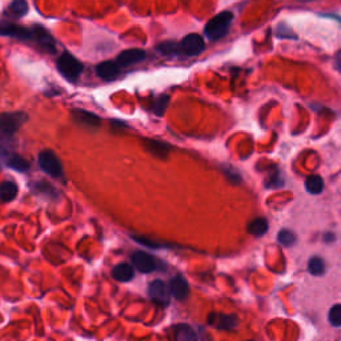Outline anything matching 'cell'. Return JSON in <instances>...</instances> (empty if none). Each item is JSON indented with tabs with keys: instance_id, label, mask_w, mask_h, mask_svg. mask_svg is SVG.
Returning a JSON list of instances; mask_svg holds the SVG:
<instances>
[{
	"instance_id": "obj_27",
	"label": "cell",
	"mask_w": 341,
	"mask_h": 341,
	"mask_svg": "<svg viewBox=\"0 0 341 341\" xmlns=\"http://www.w3.org/2000/svg\"><path fill=\"white\" fill-rule=\"evenodd\" d=\"M328 319L333 327H341V304H336L331 308Z\"/></svg>"
},
{
	"instance_id": "obj_12",
	"label": "cell",
	"mask_w": 341,
	"mask_h": 341,
	"mask_svg": "<svg viewBox=\"0 0 341 341\" xmlns=\"http://www.w3.org/2000/svg\"><path fill=\"white\" fill-rule=\"evenodd\" d=\"M143 145L144 148L158 159H166L168 158L169 152H171V147L167 143L156 140V139H144L143 140Z\"/></svg>"
},
{
	"instance_id": "obj_17",
	"label": "cell",
	"mask_w": 341,
	"mask_h": 341,
	"mask_svg": "<svg viewBox=\"0 0 341 341\" xmlns=\"http://www.w3.org/2000/svg\"><path fill=\"white\" fill-rule=\"evenodd\" d=\"M135 272H134V267L128 263H120L117 264L116 267H114L112 269V277H114L116 281H120V283H128L134 279Z\"/></svg>"
},
{
	"instance_id": "obj_29",
	"label": "cell",
	"mask_w": 341,
	"mask_h": 341,
	"mask_svg": "<svg viewBox=\"0 0 341 341\" xmlns=\"http://www.w3.org/2000/svg\"><path fill=\"white\" fill-rule=\"evenodd\" d=\"M132 239H134L135 242H138L139 244H143L145 245V247H148V248H160V245L158 244L156 242H153V240H149V239L147 238H136V236H132Z\"/></svg>"
},
{
	"instance_id": "obj_4",
	"label": "cell",
	"mask_w": 341,
	"mask_h": 341,
	"mask_svg": "<svg viewBox=\"0 0 341 341\" xmlns=\"http://www.w3.org/2000/svg\"><path fill=\"white\" fill-rule=\"evenodd\" d=\"M28 120V115L23 111L16 112H2L0 114V132L4 135H14Z\"/></svg>"
},
{
	"instance_id": "obj_24",
	"label": "cell",
	"mask_w": 341,
	"mask_h": 341,
	"mask_svg": "<svg viewBox=\"0 0 341 341\" xmlns=\"http://www.w3.org/2000/svg\"><path fill=\"white\" fill-rule=\"evenodd\" d=\"M156 51H158L159 54H162V55H166V56L180 55L179 43H176V42H163L162 44H159L158 47H156Z\"/></svg>"
},
{
	"instance_id": "obj_14",
	"label": "cell",
	"mask_w": 341,
	"mask_h": 341,
	"mask_svg": "<svg viewBox=\"0 0 341 341\" xmlns=\"http://www.w3.org/2000/svg\"><path fill=\"white\" fill-rule=\"evenodd\" d=\"M169 288H171V293L176 300L179 301H183L188 297L190 295V286L187 280L184 279L181 275H176L172 280H171V284H169Z\"/></svg>"
},
{
	"instance_id": "obj_11",
	"label": "cell",
	"mask_w": 341,
	"mask_h": 341,
	"mask_svg": "<svg viewBox=\"0 0 341 341\" xmlns=\"http://www.w3.org/2000/svg\"><path fill=\"white\" fill-rule=\"evenodd\" d=\"M147 54L143 49L135 48V49H127V51L120 52L119 55H117L116 63L117 66L120 67V68H125V67H131L136 63H140L142 60H144Z\"/></svg>"
},
{
	"instance_id": "obj_28",
	"label": "cell",
	"mask_w": 341,
	"mask_h": 341,
	"mask_svg": "<svg viewBox=\"0 0 341 341\" xmlns=\"http://www.w3.org/2000/svg\"><path fill=\"white\" fill-rule=\"evenodd\" d=\"M279 242L284 245V247H291V245L295 244L296 242V238L293 234L292 231H288V229H284L279 233Z\"/></svg>"
},
{
	"instance_id": "obj_15",
	"label": "cell",
	"mask_w": 341,
	"mask_h": 341,
	"mask_svg": "<svg viewBox=\"0 0 341 341\" xmlns=\"http://www.w3.org/2000/svg\"><path fill=\"white\" fill-rule=\"evenodd\" d=\"M208 323L212 327L219 329H233L238 325V319L232 314H216L212 313L208 317Z\"/></svg>"
},
{
	"instance_id": "obj_1",
	"label": "cell",
	"mask_w": 341,
	"mask_h": 341,
	"mask_svg": "<svg viewBox=\"0 0 341 341\" xmlns=\"http://www.w3.org/2000/svg\"><path fill=\"white\" fill-rule=\"evenodd\" d=\"M232 20H233V14L232 12H229V11L220 12V14L214 16L208 21L205 28H204V34L212 42L224 38L225 35L228 34V31H229Z\"/></svg>"
},
{
	"instance_id": "obj_7",
	"label": "cell",
	"mask_w": 341,
	"mask_h": 341,
	"mask_svg": "<svg viewBox=\"0 0 341 341\" xmlns=\"http://www.w3.org/2000/svg\"><path fill=\"white\" fill-rule=\"evenodd\" d=\"M171 288L163 280H155L148 285V296L153 303L167 307L171 301Z\"/></svg>"
},
{
	"instance_id": "obj_9",
	"label": "cell",
	"mask_w": 341,
	"mask_h": 341,
	"mask_svg": "<svg viewBox=\"0 0 341 341\" xmlns=\"http://www.w3.org/2000/svg\"><path fill=\"white\" fill-rule=\"evenodd\" d=\"M72 119L75 123H77L82 127L90 128V129H97L101 124V120L96 114L90 112V111L80 110V108H75L71 111Z\"/></svg>"
},
{
	"instance_id": "obj_2",
	"label": "cell",
	"mask_w": 341,
	"mask_h": 341,
	"mask_svg": "<svg viewBox=\"0 0 341 341\" xmlns=\"http://www.w3.org/2000/svg\"><path fill=\"white\" fill-rule=\"evenodd\" d=\"M56 68L62 76L68 82H77L80 75L83 73L84 66L68 51H63L56 62Z\"/></svg>"
},
{
	"instance_id": "obj_20",
	"label": "cell",
	"mask_w": 341,
	"mask_h": 341,
	"mask_svg": "<svg viewBox=\"0 0 341 341\" xmlns=\"http://www.w3.org/2000/svg\"><path fill=\"white\" fill-rule=\"evenodd\" d=\"M172 329L175 341H199L196 332L193 331L188 324L173 325Z\"/></svg>"
},
{
	"instance_id": "obj_26",
	"label": "cell",
	"mask_w": 341,
	"mask_h": 341,
	"mask_svg": "<svg viewBox=\"0 0 341 341\" xmlns=\"http://www.w3.org/2000/svg\"><path fill=\"white\" fill-rule=\"evenodd\" d=\"M308 269L313 276H320L325 272L324 260L320 257H312L308 263Z\"/></svg>"
},
{
	"instance_id": "obj_21",
	"label": "cell",
	"mask_w": 341,
	"mask_h": 341,
	"mask_svg": "<svg viewBox=\"0 0 341 341\" xmlns=\"http://www.w3.org/2000/svg\"><path fill=\"white\" fill-rule=\"evenodd\" d=\"M19 188L14 181H3L0 184V201L2 203H10L16 199Z\"/></svg>"
},
{
	"instance_id": "obj_23",
	"label": "cell",
	"mask_w": 341,
	"mask_h": 341,
	"mask_svg": "<svg viewBox=\"0 0 341 341\" xmlns=\"http://www.w3.org/2000/svg\"><path fill=\"white\" fill-rule=\"evenodd\" d=\"M305 188L312 195H319V193L323 192V190H324V181H323L320 176L312 175L305 181Z\"/></svg>"
},
{
	"instance_id": "obj_8",
	"label": "cell",
	"mask_w": 341,
	"mask_h": 341,
	"mask_svg": "<svg viewBox=\"0 0 341 341\" xmlns=\"http://www.w3.org/2000/svg\"><path fill=\"white\" fill-rule=\"evenodd\" d=\"M132 266L142 273H151L158 269V261L148 252L136 251L132 255Z\"/></svg>"
},
{
	"instance_id": "obj_16",
	"label": "cell",
	"mask_w": 341,
	"mask_h": 341,
	"mask_svg": "<svg viewBox=\"0 0 341 341\" xmlns=\"http://www.w3.org/2000/svg\"><path fill=\"white\" fill-rule=\"evenodd\" d=\"M28 14V3L23 0H15L8 4V7L4 10V16L10 20H19Z\"/></svg>"
},
{
	"instance_id": "obj_18",
	"label": "cell",
	"mask_w": 341,
	"mask_h": 341,
	"mask_svg": "<svg viewBox=\"0 0 341 341\" xmlns=\"http://www.w3.org/2000/svg\"><path fill=\"white\" fill-rule=\"evenodd\" d=\"M31 191L35 193H38L40 196H44L45 199H58L59 193L58 190L52 184L47 183L44 180H40V181H34L31 183Z\"/></svg>"
},
{
	"instance_id": "obj_10",
	"label": "cell",
	"mask_w": 341,
	"mask_h": 341,
	"mask_svg": "<svg viewBox=\"0 0 341 341\" xmlns=\"http://www.w3.org/2000/svg\"><path fill=\"white\" fill-rule=\"evenodd\" d=\"M35 32V40L34 42L38 43V45L43 51L48 52V54H55V40L52 38V35L49 34L48 30H45L42 25H34L32 27Z\"/></svg>"
},
{
	"instance_id": "obj_5",
	"label": "cell",
	"mask_w": 341,
	"mask_h": 341,
	"mask_svg": "<svg viewBox=\"0 0 341 341\" xmlns=\"http://www.w3.org/2000/svg\"><path fill=\"white\" fill-rule=\"evenodd\" d=\"M0 36H8L17 40H35V32L32 28L24 25L15 24L11 21H0Z\"/></svg>"
},
{
	"instance_id": "obj_25",
	"label": "cell",
	"mask_w": 341,
	"mask_h": 341,
	"mask_svg": "<svg viewBox=\"0 0 341 341\" xmlns=\"http://www.w3.org/2000/svg\"><path fill=\"white\" fill-rule=\"evenodd\" d=\"M169 100H171V97H169L168 95H162V96L156 97L155 103H153V108H152L156 116L162 117L163 115H164L167 107H168Z\"/></svg>"
},
{
	"instance_id": "obj_22",
	"label": "cell",
	"mask_w": 341,
	"mask_h": 341,
	"mask_svg": "<svg viewBox=\"0 0 341 341\" xmlns=\"http://www.w3.org/2000/svg\"><path fill=\"white\" fill-rule=\"evenodd\" d=\"M248 231L249 233H252L253 236H263V234L266 233L268 231V223H267L266 219H263V217H257L255 220H252L248 225Z\"/></svg>"
},
{
	"instance_id": "obj_13",
	"label": "cell",
	"mask_w": 341,
	"mask_h": 341,
	"mask_svg": "<svg viewBox=\"0 0 341 341\" xmlns=\"http://www.w3.org/2000/svg\"><path fill=\"white\" fill-rule=\"evenodd\" d=\"M96 75L103 80H115L120 73V67L117 66L115 60H106V62L99 63L96 66Z\"/></svg>"
},
{
	"instance_id": "obj_19",
	"label": "cell",
	"mask_w": 341,
	"mask_h": 341,
	"mask_svg": "<svg viewBox=\"0 0 341 341\" xmlns=\"http://www.w3.org/2000/svg\"><path fill=\"white\" fill-rule=\"evenodd\" d=\"M4 166H7L8 168L17 171V172L24 173L30 169V163L25 160L23 156H20L19 153H8L6 162H4Z\"/></svg>"
},
{
	"instance_id": "obj_6",
	"label": "cell",
	"mask_w": 341,
	"mask_h": 341,
	"mask_svg": "<svg viewBox=\"0 0 341 341\" xmlns=\"http://www.w3.org/2000/svg\"><path fill=\"white\" fill-rule=\"evenodd\" d=\"M205 49V43L201 35L190 34L179 43V51L184 56H197Z\"/></svg>"
},
{
	"instance_id": "obj_3",
	"label": "cell",
	"mask_w": 341,
	"mask_h": 341,
	"mask_svg": "<svg viewBox=\"0 0 341 341\" xmlns=\"http://www.w3.org/2000/svg\"><path fill=\"white\" fill-rule=\"evenodd\" d=\"M38 163L42 171H44L47 175L54 177V179H63L64 177L62 162L55 155V152H52L51 149H44V151L39 152Z\"/></svg>"
}]
</instances>
